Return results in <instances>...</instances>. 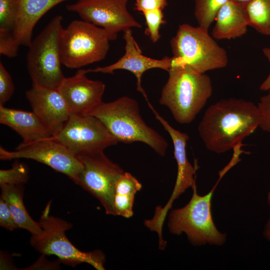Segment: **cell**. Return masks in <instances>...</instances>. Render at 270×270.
<instances>
[{
    "label": "cell",
    "instance_id": "8fae6325",
    "mask_svg": "<svg viewBox=\"0 0 270 270\" xmlns=\"http://www.w3.org/2000/svg\"><path fill=\"white\" fill-rule=\"evenodd\" d=\"M78 157L82 168L76 184L96 197L107 214L115 216L116 185L124 171L104 152Z\"/></svg>",
    "mask_w": 270,
    "mask_h": 270
},
{
    "label": "cell",
    "instance_id": "d4e9b609",
    "mask_svg": "<svg viewBox=\"0 0 270 270\" xmlns=\"http://www.w3.org/2000/svg\"><path fill=\"white\" fill-rule=\"evenodd\" d=\"M28 178V166L18 161H16L10 168L0 170V185H24L26 183Z\"/></svg>",
    "mask_w": 270,
    "mask_h": 270
},
{
    "label": "cell",
    "instance_id": "5b68a950",
    "mask_svg": "<svg viewBox=\"0 0 270 270\" xmlns=\"http://www.w3.org/2000/svg\"><path fill=\"white\" fill-rule=\"evenodd\" d=\"M51 202L47 204L39 220L42 233L38 236H32L31 246L42 254L56 256L60 262L66 264L75 266L87 263L98 270H105L106 256L101 250L82 252L70 241L66 232L71 229L72 224L50 214Z\"/></svg>",
    "mask_w": 270,
    "mask_h": 270
},
{
    "label": "cell",
    "instance_id": "83f0119b",
    "mask_svg": "<svg viewBox=\"0 0 270 270\" xmlns=\"http://www.w3.org/2000/svg\"><path fill=\"white\" fill-rule=\"evenodd\" d=\"M20 46L17 43L13 32L0 31V54L13 58L18 54Z\"/></svg>",
    "mask_w": 270,
    "mask_h": 270
},
{
    "label": "cell",
    "instance_id": "603a6c76",
    "mask_svg": "<svg viewBox=\"0 0 270 270\" xmlns=\"http://www.w3.org/2000/svg\"><path fill=\"white\" fill-rule=\"evenodd\" d=\"M229 0H194V16L198 26L208 30L220 8Z\"/></svg>",
    "mask_w": 270,
    "mask_h": 270
},
{
    "label": "cell",
    "instance_id": "7402d4cb",
    "mask_svg": "<svg viewBox=\"0 0 270 270\" xmlns=\"http://www.w3.org/2000/svg\"><path fill=\"white\" fill-rule=\"evenodd\" d=\"M248 26L270 36V0H252L246 3Z\"/></svg>",
    "mask_w": 270,
    "mask_h": 270
},
{
    "label": "cell",
    "instance_id": "52a82bcc",
    "mask_svg": "<svg viewBox=\"0 0 270 270\" xmlns=\"http://www.w3.org/2000/svg\"><path fill=\"white\" fill-rule=\"evenodd\" d=\"M62 21L60 15L53 18L28 46L26 67L32 84L58 89L65 78L60 46Z\"/></svg>",
    "mask_w": 270,
    "mask_h": 270
},
{
    "label": "cell",
    "instance_id": "f1b7e54d",
    "mask_svg": "<svg viewBox=\"0 0 270 270\" xmlns=\"http://www.w3.org/2000/svg\"><path fill=\"white\" fill-rule=\"evenodd\" d=\"M268 91L266 94L260 98L258 107L260 114L259 127L270 134V89Z\"/></svg>",
    "mask_w": 270,
    "mask_h": 270
},
{
    "label": "cell",
    "instance_id": "9c48e42d",
    "mask_svg": "<svg viewBox=\"0 0 270 270\" xmlns=\"http://www.w3.org/2000/svg\"><path fill=\"white\" fill-rule=\"evenodd\" d=\"M52 138L77 156L104 152L118 142L96 117L72 114Z\"/></svg>",
    "mask_w": 270,
    "mask_h": 270
},
{
    "label": "cell",
    "instance_id": "9a60e30c",
    "mask_svg": "<svg viewBox=\"0 0 270 270\" xmlns=\"http://www.w3.org/2000/svg\"><path fill=\"white\" fill-rule=\"evenodd\" d=\"M85 70L65 78L58 90L72 114H87L100 104L106 86L100 80L88 78Z\"/></svg>",
    "mask_w": 270,
    "mask_h": 270
},
{
    "label": "cell",
    "instance_id": "484cf974",
    "mask_svg": "<svg viewBox=\"0 0 270 270\" xmlns=\"http://www.w3.org/2000/svg\"><path fill=\"white\" fill-rule=\"evenodd\" d=\"M143 14L146 26L144 31L145 34L149 37L152 42L156 43L160 38V26L166 23V21L164 20L162 10L157 9L149 10L144 12Z\"/></svg>",
    "mask_w": 270,
    "mask_h": 270
},
{
    "label": "cell",
    "instance_id": "3957f363",
    "mask_svg": "<svg viewBox=\"0 0 270 270\" xmlns=\"http://www.w3.org/2000/svg\"><path fill=\"white\" fill-rule=\"evenodd\" d=\"M162 87L159 103L180 124L192 122L212 94L210 78L185 66H172Z\"/></svg>",
    "mask_w": 270,
    "mask_h": 270
},
{
    "label": "cell",
    "instance_id": "30bf717a",
    "mask_svg": "<svg viewBox=\"0 0 270 270\" xmlns=\"http://www.w3.org/2000/svg\"><path fill=\"white\" fill-rule=\"evenodd\" d=\"M155 118L168 133L172 141L174 156L178 167L177 176L174 186L170 199L164 206H158L154 215L150 220L144 222L146 226L151 231L160 234L168 211L172 208L174 202L189 188L196 186L195 174L196 168L188 161L186 153V144L189 140L188 134L174 128L152 106L150 101L146 102Z\"/></svg>",
    "mask_w": 270,
    "mask_h": 270
},
{
    "label": "cell",
    "instance_id": "7a4b0ae2",
    "mask_svg": "<svg viewBox=\"0 0 270 270\" xmlns=\"http://www.w3.org/2000/svg\"><path fill=\"white\" fill-rule=\"evenodd\" d=\"M86 114L98 118L118 142H141L158 155L165 156L167 141L144 121L138 103L134 98L123 96L110 102H102Z\"/></svg>",
    "mask_w": 270,
    "mask_h": 270
},
{
    "label": "cell",
    "instance_id": "ac0fdd59",
    "mask_svg": "<svg viewBox=\"0 0 270 270\" xmlns=\"http://www.w3.org/2000/svg\"><path fill=\"white\" fill-rule=\"evenodd\" d=\"M212 36L216 40H230L244 35L248 26L246 3L229 0L218 11Z\"/></svg>",
    "mask_w": 270,
    "mask_h": 270
},
{
    "label": "cell",
    "instance_id": "d6986e66",
    "mask_svg": "<svg viewBox=\"0 0 270 270\" xmlns=\"http://www.w3.org/2000/svg\"><path fill=\"white\" fill-rule=\"evenodd\" d=\"M68 0H19L18 10L13 32L20 46L28 47L33 30L40 19L56 5Z\"/></svg>",
    "mask_w": 270,
    "mask_h": 270
},
{
    "label": "cell",
    "instance_id": "2e32d148",
    "mask_svg": "<svg viewBox=\"0 0 270 270\" xmlns=\"http://www.w3.org/2000/svg\"><path fill=\"white\" fill-rule=\"evenodd\" d=\"M32 111L38 116L52 136L63 126L72 114L58 89L32 84L26 92Z\"/></svg>",
    "mask_w": 270,
    "mask_h": 270
},
{
    "label": "cell",
    "instance_id": "d6a6232c",
    "mask_svg": "<svg viewBox=\"0 0 270 270\" xmlns=\"http://www.w3.org/2000/svg\"><path fill=\"white\" fill-rule=\"evenodd\" d=\"M268 204L270 206V190L268 192ZM264 236L268 240H270V218L266 223L264 230Z\"/></svg>",
    "mask_w": 270,
    "mask_h": 270
},
{
    "label": "cell",
    "instance_id": "ffe728a7",
    "mask_svg": "<svg viewBox=\"0 0 270 270\" xmlns=\"http://www.w3.org/2000/svg\"><path fill=\"white\" fill-rule=\"evenodd\" d=\"M0 198L8 205L18 228L28 230L32 236L40 235L42 229L38 222L34 220L24 203V185L1 184Z\"/></svg>",
    "mask_w": 270,
    "mask_h": 270
},
{
    "label": "cell",
    "instance_id": "836d02e7",
    "mask_svg": "<svg viewBox=\"0 0 270 270\" xmlns=\"http://www.w3.org/2000/svg\"><path fill=\"white\" fill-rule=\"evenodd\" d=\"M235 2H241V3H246L252 0H232Z\"/></svg>",
    "mask_w": 270,
    "mask_h": 270
},
{
    "label": "cell",
    "instance_id": "cb8c5ba5",
    "mask_svg": "<svg viewBox=\"0 0 270 270\" xmlns=\"http://www.w3.org/2000/svg\"><path fill=\"white\" fill-rule=\"evenodd\" d=\"M18 5L19 0H0V31L13 32Z\"/></svg>",
    "mask_w": 270,
    "mask_h": 270
},
{
    "label": "cell",
    "instance_id": "ba28073f",
    "mask_svg": "<svg viewBox=\"0 0 270 270\" xmlns=\"http://www.w3.org/2000/svg\"><path fill=\"white\" fill-rule=\"evenodd\" d=\"M110 39L103 28L84 20L72 21L62 30L60 46L62 63L78 68L104 60Z\"/></svg>",
    "mask_w": 270,
    "mask_h": 270
},
{
    "label": "cell",
    "instance_id": "4dcf8cb0",
    "mask_svg": "<svg viewBox=\"0 0 270 270\" xmlns=\"http://www.w3.org/2000/svg\"><path fill=\"white\" fill-rule=\"evenodd\" d=\"M168 5V0H136V10L142 13L154 10H163Z\"/></svg>",
    "mask_w": 270,
    "mask_h": 270
},
{
    "label": "cell",
    "instance_id": "6da1fadb",
    "mask_svg": "<svg viewBox=\"0 0 270 270\" xmlns=\"http://www.w3.org/2000/svg\"><path fill=\"white\" fill-rule=\"evenodd\" d=\"M260 114L254 102L242 99H222L206 110L198 127L206 148L216 154L240 147L242 140L258 127Z\"/></svg>",
    "mask_w": 270,
    "mask_h": 270
},
{
    "label": "cell",
    "instance_id": "f546056e",
    "mask_svg": "<svg viewBox=\"0 0 270 270\" xmlns=\"http://www.w3.org/2000/svg\"><path fill=\"white\" fill-rule=\"evenodd\" d=\"M0 226L10 231H14L18 228L8 205L1 198H0Z\"/></svg>",
    "mask_w": 270,
    "mask_h": 270
},
{
    "label": "cell",
    "instance_id": "4316f807",
    "mask_svg": "<svg viewBox=\"0 0 270 270\" xmlns=\"http://www.w3.org/2000/svg\"><path fill=\"white\" fill-rule=\"evenodd\" d=\"M14 90L12 78L0 62V105L4 104L10 98Z\"/></svg>",
    "mask_w": 270,
    "mask_h": 270
},
{
    "label": "cell",
    "instance_id": "7c38bea8",
    "mask_svg": "<svg viewBox=\"0 0 270 270\" xmlns=\"http://www.w3.org/2000/svg\"><path fill=\"white\" fill-rule=\"evenodd\" d=\"M26 158L48 166L76 182L82 166L79 158L52 138L28 144H20L14 151L0 147V159Z\"/></svg>",
    "mask_w": 270,
    "mask_h": 270
},
{
    "label": "cell",
    "instance_id": "8992f818",
    "mask_svg": "<svg viewBox=\"0 0 270 270\" xmlns=\"http://www.w3.org/2000/svg\"><path fill=\"white\" fill-rule=\"evenodd\" d=\"M217 184L204 196L198 194L196 186L192 188L189 202L170 213L168 226L170 233L178 236L186 234L190 244L195 246L224 244L226 236L216 228L212 212V200Z\"/></svg>",
    "mask_w": 270,
    "mask_h": 270
},
{
    "label": "cell",
    "instance_id": "e0dca14e",
    "mask_svg": "<svg viewBox=\"0 0 270 270\" xmlns=\"http://www.w3.org/2000/svg\"><path fill=\"white\" fill-rule=\"evenodd\" d=\"M0 123L7 126L28 144L52 137V134L32 111L8 108L0 105Z\"/></svg>",
    "mask_w": 270,
    "mask_h": 270
},
{
    "label": "cell",
    "instance_id": "277c9868",
    "mask_svg": "<svg viewBox=\"0 0 270 270\" xmlns=\"http://www.w3.org/2000/svg\"><path fill=\"white\" fill-rule=\"evenodd\" d=\"M208 31L198 26L180 25L170 41L172 66H185L201 73L226 67L227 52Z\"/></svg>",
    "mask_w": 270,
    "mask_h": 270
},
{
    "label": "cell",
    "instance_id": "5bb4252c",
    "mask_svg": "<svg viewBox=\"0 0 270 270\" xmlns=\"http://www.w3.org/2000/svg\"><path fill=\"white\" fill-rule=\"evenodd\" d=\"M125 41V52L116 62L103 67L85 70L88 72H102L114 74L115 70H124L132 72L136 78V89L146 99L148 100L147 94L142 86V78L144 73L152 68H160L167 72L172 67V57L166 56L161 59H154L145 56L134 39L132 28L123 31Z\"/></svg>",
    "mask_w": 270,
    "mask_h": 270
},
{
    "label": "cell",
    "instance_id": "4fadbf2b",
    "mask_svg": "<svg viewBox=\"0 0 270 270\" xmlns=\"http://www.w3.org/2000/svg\"><path fill=\"white\" fill-rule=\"evenodd\" d=\"M128 0H78L66 6L68 10L81 18L103 28L110 40L127 28H141L142 25L128 12Z\"/></svg>",
    "mask_w": 270,
    "mask_h": 270
},
{
    "label": "cell",
    "instance_id": "1f68e13d",
    "mask_svg": "<svg viewBox=\"0 0 270 270\" xmlns=\"http://www.w3.org/2000/svg\"><path fill=\"white\" fill-rule=\"evenodd\" d=\"M263 54L270 62V48L266 47L262 50ZM270 89V72L266 78L262 82L260 86V90L262 91H268Z\"/></svg>",
    "mask_w": 270,
    "mask_h": 270
},
{
    "label": "cell",
    "instance_id": "44dd1931",
    "mask_svg": "<svg viewBox=\"0 0 270 270\" xmlns=\"http://www.w3.org/2000/svg\"><path fill=\"white\" fill-rule=\"evenodd\" d=\"M142 188L141 183L131 174L124 172L121 175L116 185L114 202L115 216L126 218L132 216L135 194Z\"/></svg>",
    "mask_w": 270,
    "mask_h": 270
}]
</instances>
